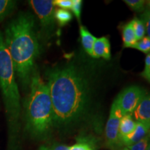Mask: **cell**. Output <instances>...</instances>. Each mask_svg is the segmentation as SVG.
<instances>
[{"mask_svg": "<svg viewBox=\"0 0 150 150\" xmlns=\"http://www.w3.org/2000/svg\"><path fill=\"white\" fill-rule=\"evenodd\" d=\"M25 103V131L36 140H46L52 134L54 112L47 84L33 70Z\"/></svg>", "mask_w": 150, "mask_h": 150, "instance_id": "277c9868", "label": "cell"}, {"mask_svg": "<svg viewBox=\"0 0 150 150\" xmlns=\"http://www.w3.org/2000/svg\"><path fill=\"white\" fill-rule=\"evenodd\" d=\"M124 2L135 12L140 13L145 11L146 1L144 0H125Z\"/></svg>", "mask_w": 150, "mask_h": 150, "instance_id": "d6986e66", "label": "cell"}, {"mask_svg": "<svg viewBox=\"0 0 150 150\" xmlns=\"http://www.w3.org/2000/svg\"><path fill=\"white\" fill-rule=\"evenodd\" d=\"M120 150H129L128 148H127V147H123V148H122V149H120Z\"/></svg>", "mask_w": 150, "mask_h": 150, "instance_id": "4316f807", "label": "cell"}, {"mask_svg": "<svg viewBox=\"0 0 150 150\" xmlns=\"http://www.w3.org/2000/svg\"><path fill=\"white\" fill-rule=\"evenodd\" d=\"M54 18L59 25L61 27H63L72 20V14L68 10L57 8L54 12Z\"/></svg>", "mask_w": 150, "mask_h": 150, "instance_id": "2e32d148", "label": "cell"}, {"mask_svg": "<svg viewBox=\"0 0 150 150\" xmlns=\"http://www.w3.org/2000/svg\"><path fill=\"white\" fill-rule=\"evenodd\" d=\"M92 57L103 58L106 60L110 59V45L108 38L103 36L96 39L93 45Z\"/></svg>", "mask_w": 150, "mask_h": 150, "instance_id": "9c48e42d", "label": "cell"}, {"mask_svg": "<svg viewBox=\"0 0 150 150\" xmlns=\"http://www.w3.org/2000/svg\"><path fill=\"white\" fill-rule=\"evenodd\" d=\"M150 141V131L142 139L134 145L127 147L129 150H147Z\"/></svg>", "mask_w": 150, "mask_h": 150, "instance_id": "ffe728a7", "label": "cell"}, {"mask_svg": "<svg viewBox=\"0 0 150 150\" xmlns=\"http://www.w3.org/2000/svg\"><path fill=\"white\" fill-rule=\"evenodd\" d=\"M121 33L124 47H131L133 45H134L138 41L131 22L124 24L122 27Z\"/></svg>", "mask_w": 150, "mask_h": 150, "instance_id": "4fadbf2b", "label": "cell"}, {"mask_svg": "<svg viewBox=\"0 0 150 150\" xmlns=\"http://www.w3.org/2000/svg\"><path fill=\"white\" fill-rule=\"evenodd\" d=\"M38 150H70V147L63 144L54 143L51 145H41Z\"/></svg>", "mask_w": 150, "mask_h": 150, "instance_id": "603a6c76", "label": "cell"}, {"mask_svg": "<svg viewBox=\"0 0 150 150\" xmlns=\"http://www.w3.org/2000/svg\"><path fill=\"white\" fill-rule=\"evenodd\" d=\"M146 95L147 91L140 86H132L124 89L115 99L123 116L132 115Z\"/></svg>", "mask_w": 150, "mask_h": 150, "instance_id": "5b68a950", "label": "cell"}, {"mask_svg": "<svg viewBox=\"0 0 150 150\" xmlns=\"http://www.w3.org/2000/svg\"><path fill=\"white\" fill-rule=\"evenodd\" d=\"M16 75L3 33L0 31V90L4 106L8 129L7 150H20L21 102Z\"/></svg>", "mask_w": 150, "mask_h": 150, "instance_id": "3957f363", "label": "cell"}, {"mask_svg": "<svg viewBox=\"0 0 150 150\" xmlns=\"http://www.w3.org/2000/svg\"><path fill=\"white\" fill-rule=\"evenodd\" d=\"M53 4L54 6L59 7V8L70 10L72 8V0H54Z\"/></svg>", "mask_w": 150, "mask_h": 150, "instance_id": "cb8c5ba5", "label": "cell"}, {"mask_svg": "<svg viewBox=\"0 0 150 150\" xmlns=\"http://www.w3.org/2000/svg\"><path fill=\"white\" fill-rule=\"evenodd\" d=\"M4 40L15 73L24 89L29 87L40 45L35 31V19L29 12L19 13L7 24Z\"/></svg>", "mask_w": 150, "mask_h": 150, "instance_id": "7a4b0ae2", "label": "cell"}, {"mask_svg": "<svg viewBox=\"0 0 150 150\" xmlns=\"http://www.w3.org/2000/svg\"><path fill=\"white\" fill-rule=\"evenodd\" d=\"M122 117V113L115 99L110 108L105 130L106 145L108 148L112 150H115L119 147H121L119 139V128L120 123Z\"/></svg>", "mask_w": 150, "mask_h": 150, "instance_id": "8992f818", "label": "cell"}, {"mask_svg": "<svg viewBox=\"0 0 150 150\" xmlns=\"http://www.w3.org/2000/svg\"><path fill=\"white\" fill-rule=\"evenodd\" d=\"M95 142L89 137H79L70 150H95Z\"/></svg>", "mask_w": 150, "mask_h": 150, "instance_id": "5bb4252c", "label": "cell"}, {"mask_svg": "<svg viewBox=\"0 0 150 150\" xmlns=\"http://www.w3.org/2000/svg\"><path fill=\"white\" fill-rule=\"evenodd\" d=\"M136 126V121L134 120L132 115H125L122 117L119 128L120 142L122 138L131 134Z\"/></svg>", "mask_w": 150, "mask_h": 150, "instance_id": "8fae6325", "label": "cell"}, {"mask_svg": "<svg viewBox=\"0 0 150 150\" xmlns=\"http://www.w3.org/2000/svg\"><path fill=\"white\" fill-rule=\"evenodd\" d=\"M147 9L150 12V1H147Z\"/></svg>", "mask_w": 150, "mask_h": 150, "instance_id": "484cf974", "label": "cell"}, {"mask_svg": "<svg viewBox=\"0 0 150 150\" xmlns=\"http://www.w3.org/2000/svg\"><path fill=\"white\" fill-rule=\"evenodd\" d=\"M79 31L82 46H83L86 53L92 56L94 43L96 40L97 38L92 34L88 30L87 28L84 27V26H81L79 28Z\"/></svg>", "mask_w": 150, "mask_h": 150, "instance_id": "7c38bea8", "label": "cell"}, {"mask_svg": "<svg viewBox=\"0 0 150 150\" xmlns=\"http://www.w3.org/2000/svg\"><path fill=\"white\" fill-rule=\"evenodd\" d=\"M133 29H134L135 35H136L137 40H141L142 38L145 37L146 33L145 27L143 22L140 18H134L131 21Z\"/></svg>", "mask_w": 150, "mask_h": 150, "instance_id": "e0dca14e", "label": "cell"}, {"mask_svg": "<svg viewBox=\"0 0 150 150\" xmlns=\"http://www.w3.org/2000/svg\"><path fill=\"white\" fill-rule=\"evenodd\" d=\"M17 1L13 0H0V22L10 16L16 9Z\"/></svg>", "mask_w": 150, "mask_h": 150, "instance_id": "9a60e30c", "label": "cell"}, {"mask_svg": "<svg viewBox=\"0 0 150 150\" xmlns=\"http://www.w3.org/2000/svg\"><path fill=\"white\" fill-rule=\"evenodd\" d=\"M31 8L40 20L43 31L49 33L53 30L55 24V6L52 0H31Z\"/></svg>", "mask_w": 150, "mask_h": 150, "instance_id": "52a82bcc", "label": "cell"}, {"mask_svg": "<svg viewBox=\"0 0 150 150\" xmlns=\"http://www.w3.org/2000/svg\"><path fill=\"white\" fill-rule=\"evenodd\" d=\"M47 80L53 107L54 126L66 128L85 113L89 102L88 81L72 65L48 70Z\"/></svg>", "mask_w": 150, "mask_h": 150, "instance_id": "6da1fadb", "label": "cell"}, {"mask_svg": "<svg viewBox=\"0 0 150 150\" xmlns=\"http://www.w3.org/2000/svg\"><path fill=\"white\" fill-rule=\"evenodd\" d=\"M141 76L150 83V53L147 54L145 60V68L141 73Z\"/></svg>", "mask_w": 150, "mask_h": 150, "instance_id": "d4e9b609", "label": "cell"}, {"mask_svg": "<svg viewBox=\"0 0 150 150\" xmlns=\"http://www.w3.org/2000/svg\"><path fill=\"white\" fill-rule=\"evenodd\" d=\"M130 48L136 49L147 54L150 53V38L147 36L142 38L141 40L137 41Z\"/></svg>", "mask_w": 150, "mask_h": 150, "instance_id": "ac0fdd59", "label": "cell"}, {"mask_svg": "<svg viewBox=\"0 0 150 150\" xmlns=\"http://www.w3.org/2000/svg\"><path fill=\"white\" fill-rule=\"evenodd\" d=\"M147 150H150V141H149V145H148V147H147Z\"/></svg>", "mask_w": 150, "mask_h": 150, "instance_id": "83f0119b", "label": "cell"}, {"mask_svg": "<svg viewBox=\"0 0 150 150\" xmlns=\"http://www.w3.org/2000/svg\"><path fill=\"white\" fill-rule=\"evenodd\" d=\"M82 3L81 0H72V5L71 10L74 13V16L77 19L79 22H81V15L82 10Z\"/></svg>", "mask_w": 150, "mask_h": 150, "instance_id": "44dd1931", "label": "cell"}, {"mask_svg": "<svg viewBox=\"0 0 150 150\" xmlns=\"http://www.w3.org/2000/svg\"><path fill=\"white\" fill-rule=\"evenodd\" d=\"M149 131L150 122H136V126L134 131L120 140V145L128 147L134 145L142 139Z\"/></svg>", "mask_w": 150, "mask_h": 150, "instance_id": "ba28073f", "label": "cell"}, {"mask_svg": "<svg viewBox=\"0 0 150 150\" xmlns=\"http://www.w3.org/2000/svg\"><path fill=\"white\" fill-rule=\"evenodd\" d=\"M140 20L143 22L145 27L146 33L147 34V37L150 38V12L147 9L144 11L140 17Z\"/></svg>", "mask_w": 150, "mask_h": 150, "instance_id": "7402d4cb", "label": "cell"}, {"mask_svg": "<svg viewBox=\"0 0 150 150\" xmlns=\"http://www.w3.org/2000/svg\"><path fill=\"white\" fill-rule=\"evenodd\" d=\"M136 122H150V94H147L132 113Z\"/></svg>", "mask_w": 150, "mask_h": 150, "instance_id": "30bf717a", "label": "cell"}]
</instances>
